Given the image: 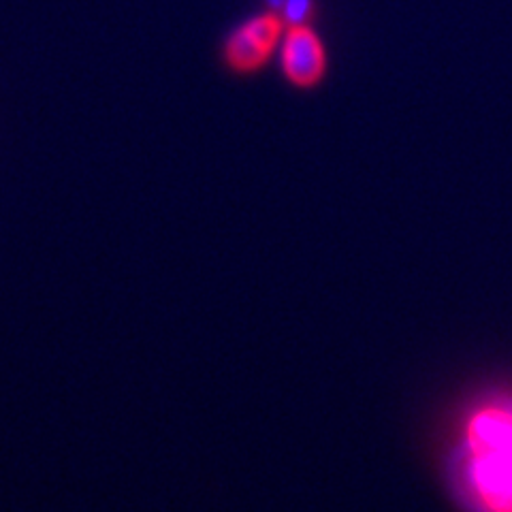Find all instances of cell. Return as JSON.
<instances>
[{"mask_svg":"<svg viewBox=\"0 0 512 512\" xmlns=\"http://www.w3.org/2000/svg\"><path fill=\"white\" fill-rule=\"evenodd\" d=\"M470 480L485 512H512V408L474 414L468 425Z\"/></svg>","mask_w":512,"mask_h":512,"instance_id":"obj_1","label":"cell"},{"mask_svg":"<svg viewBox=\"0 0 512 512\" xmlns=\"http://www.w3.org/2000/svg\"><path fill=\"white\" fill-rule=\"evenodd\" d=\"M282 67L286 77L299 88L316 86L323 79L325 50L308 26H293L286 35Z\"/></svg>","mask_w":512,"mask_h":512,"instance_id":"obj_2","label":"cell"},{"mask_svg":"<svg viewBox=\"0 0 512 512\" xmlns=\"http://www.w3.org/2000/svg\"><path fill=\"white\" fill-rule=\"evenodd\" d=\"M271 50L256 41L242 26L227 41V60L235 71H254L265 64Z\"/></svg>","mask_w":512,"mask_h":512,"instance_id":"obj_3","label":"cell"},{"mask_svg":"<svg viewBox=\"0 0 512 512\" xmlns=\"http://www.w3.org/2000/svg\"><path fill=\"white\" fill-rule=\"evenodd\" d=\"M244 28L256 41L265 45L267 50H274V45L282 35V20L276 13H267V15H261V18L250 20L248 24H244Z\"/></svg>","mask_w":512,"mask_h":512,"instance_id":"obj_4","label":"cell"},{"mask_svg":"<svg viewBox=\"0 0 512 512\" xmlns=\"http://www.w3.org/2000/svg\"><path fill=\"white\" fill-rule=\"evenodd\" d=\"M284 20L288 22V26H306V22L310 20V15L314 11V3L312 0H284Z\"/></svg>","mask_w":512,"mask_h":512,"instance_id":"obj_5","label":"cell"},{"mask_svg":"<svg viewBox=\"0 0 512 512\" xmlns=\"http://www.w3.org/2000/svg\"><path fill=\"white\" fill-rule=\"evenodd\" d=\"M269 5L276 7V9H282L284 7V0H269Z\"/></svg>","mask_w":512,"mask_h":512,"instance_id":"obj_6","label":"cell"}]
</instances>
